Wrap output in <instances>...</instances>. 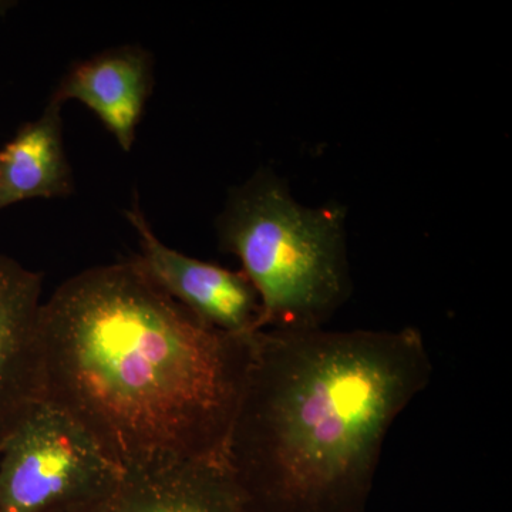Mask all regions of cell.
Wrapping results in <instances>:
<instances>
[{"label":"cell","instance_id":"cell-2","mask_svg":"<svg viewBox=\"0 0 512 512\" xmlns=\"http://www.w3.org/2000/svg\"><path fill=\"white\" fill-rule=\"evenodd\" d=\"M431 376L414 328L259 330L225 463L255 512H365L387 433Z\"/></svg>","mask_w":512,"mask_h":512},{"label":"cell","instance_id":"cell-3","mask_svg":"<svg viewBox=\"0 0 512 512\" xmlns=\"http://www.w3.org/2000/svg\"><path fill=\"white\" fill-rule=\"evenodd\" d=\"M217 234L258 292L262 330L323 328L350 298L345 212L303 207L271 170L229 192Z\"/></svg>","mask_w":512,"mask_h":512},{"label":"cell","instance_id":"cell-7","mask_svg":"<svg viewBox=\"0 0 512 512\" xmlns=\"http://www.w3.org/2000/svg\"><path fill=\"white\" fill-rule=\"evenodd\" d=\"M153 87L151 53L140 45H124L73 64L52 97L63 104L69 100L84 104L121 150L130 153Z\"/></svg>","mask_w":512,"mask_h":512},{"label":"cell","instance_id":"cell-4","mask_svg":"<svg viewBox=\"0 0 512 512\" xmlns=\"http://www.w3.org/2000/svg\"><path fill=\"white\" fill-rule=\"evenodd\" d=\"M0 454V512H74L123 476L72 417L45 400Z\"/></svg>","mask_w":512,"mask_h":512},{"label":"cell","instance_id":"cell-5","mask_svg":"<svg viewBox=\"0 0 512 512\" xmlns=\"http://www.w3.org/2000/svg\"><path fill=\"white\" fill-rule=\"evenodd\" d=\"M140 241L134 258L144 274L205 325L234 336L262 330L258 292L242 271L200 261L167 247L157 238L138 201L126 211Z\"/></svg>","mask_w":512,"mask_h":512},{"label":"cell","instance_id":"cell-1","mask_svg":"<svg viewBox=\"0 0 512 512\" xmlns=\"http://www.w3.org/2000/svg\"><path fill=\"white\" fill-rule=\"evenodd\" d=\"M254 335L212 329L134 258L67 279L43 302V400L123 473L225 463Z\"/></svg>","mask_w":512,"mask_h":512},{"label":"cell","instance_id":"cell-8","mask_svg":"<svg viewBox=\"0 0 512 512\" xmlns=\"http://www.w3.org/2000/svg\"><path fill=\"white\" fill-rule=\"evenodd\" d=\"M74 512H255L227 464L123 473L96 503Z\"/></svg>","mask_w":512,"mask_h":512},{"label":"cell","instance_id":"cell-9","mask_svg":"<svg viewBox=\"0 0 512 512\" xmlns=\"http://www.w3.org/2000/svg\"><path fill=\"white\" fill-rule=\"evenodd\" d=\"M63 103L50 97L40 116L28 121L0 148V211L18 202L66 198L74 192L63 140Z\"/></svg>","mask_w":512,"mask_h":512},{"label":"cell","instance_id":"cell-6","mask_svg":"<svg viewBox=\"0 0 512 512\" xmlns=\"http://www.w3.org/2000/svg\"><path fill=\"white\" fill-rule=\"evenodd\" d=\"M42 274L0 255V451L43 400Z\"/></svg>","mask_w":512,"mask_h":512}]
</instances>
